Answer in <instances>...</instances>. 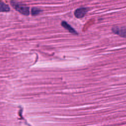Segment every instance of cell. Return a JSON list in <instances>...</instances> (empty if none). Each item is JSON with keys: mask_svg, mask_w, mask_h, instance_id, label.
<instances>
[{"mask_svg": "<svg viewBox=\"0 0 126 126\" xmlns=\"http://www.w3.org/2000/svg\"><path fill=\"white\" fill-rule=\"evenodd\" d=\"M61 25L63 27H64L65 29L68 30L70 32L73 34H77V32H76V31L67 22L65 21H63L61 23Z\"/></svg>", "mask_w": 126, "mask_h": 126, "instance_id": "277c9868", "label": "cell"}, {"mask_svg": "<svg viewBox=\"0 0 126 126\" xmlns=\"http://www.w3.org/2000/svg\"><path fill=\"white\" fill-rule=\"evenodd\" d=\"M9 11V6L3 1H0V12H8Z\"/></svg>", "mask_w": 126, "mask_h": 126, "instance_id": "5b68a950", "label": "cell"}, {"mask_svg": "<svg viewBox=\"0 0 126 126\" xmlns=\"http://www.w3.org/2000/svg\"><path fill=\"white\" fill-rule=\"evenodd\" d=\"M10 3L12 7L16 10H17L22 14H23L24 15H29L30 14L29 7L27 5L14 0H11Z\"/></svg>", "mask_w": 126, "mask_h": 126, "instance_id": "6da1fadb", "label": "cell"}, {"mask_svg": "<svg viewBox=\"0 0 126 126\" xmlns=\"http://www.w3.org/2000/svg\"><path fill=\"white\" fill-rule=\"evenodd\" d=\"M41 12H42V10L37 7H33V8H32V10H31V13H32V15H33V16L38 15Z\"/></svg>", "mask_w": 126, "mask_h": 126, "instance_id": "8992f818", "label": "cell"}, {"mask_svg": "<svg viewBox=\"0 0 126 126\" xmlns=\"http://www.w3.org/2000/svg\"><path fill=\"white\" fill-rule=\"evenodd\" d=\"M88 10L85 7L79 8L74 11V15L77 18H83L88 12Z\"/></svg>", "mask_w": 126, "mask_h": 126, "instance_id": "3957f363", "label": "cell"}, {"mask_svg": "<svg viewBox=\"0 0 126 126\" xmlns=\"http://www.w3.org/2000/svg\"><path fill=\"white\" fill-rule=\"evenodd\" d=\"M112 32L118 35L126 38V26H114L112 29Z\"/></svg>", "mask_w": 126, "mask_h": 126, "instance_id": "7a4b0ae2", "label": "cell"}]
</instances>
